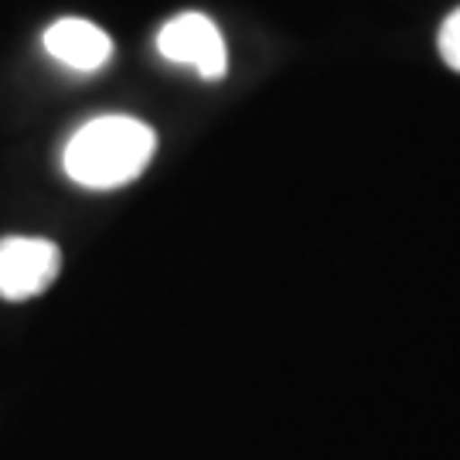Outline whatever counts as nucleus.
<instances>
[{
    "label": "nucleus",
    "mask_w": 460,
    "mask_h": 460,
    "mask_svg": "<svg viewBox=\"0 0 460 460\" xmlns=\"http://www.w3.org/2000/svg\"><path fill=\"white\" fill-rule=\"evenodd\" d=\"M157 150V133L133 116H96L68 140L66 174L83 188L110 191L137 181Z\"/></svg>",
    "instance_id": "nucleus-1"
},
{
    "label": "nucleus",
    "mask_w": 460,
    "mask_h": 460,
    "mask_svg": "<svg viewBox=\"0 0 460 460\" xmlns=\"http://www.w3.org/2000/svg\"><path fill=\"white\" fill-rule=\"evenodd\" d=\"M157 51L174 66H191L201 79H222L229 68V51L212 17L188 11L171 17L157 34Z\"/></svg>",
    "instance_id": "nucleus-2"
},
{
    "label": "nucleus",
    "mask_w": 460,
    "mask_h": 460,
    "mask_svg": "<svg viewBox=\"0 0 460 460\" xmlns=\"http://www.w3.org/2000/svg\"><path fill=\"white\" fill-rule=\"evenodd\" d=\"M62 270V252L51 239L11 235L0 239V296L4 300H31L45 294Z\"/></svg>",
    "instance_id": "nucleus-3"
},
{
    "label": "nucleus",
    "mask_w": 460,
    "mask_h": 460,
    "mask_svg": "<svg viewBox=\"0 0 460 460\" xmlns=\"http://www.w3.org/2000/svg\"><path fill=\"white\" fill-rule=\"evenodd\" d=\"M45 51L55 62L75 68V72H96L110 62L113 41L110 34L83 17H62L45 31Z\"/></svg>",
    "instance_id": "nucleus-4"
},
{
    "label": "nucleus",
    "mask_w": 460,
    "mask_h": 460,
    "mask_svg": "<svg viewBox=\"0 0 460 460\" xmlns=\"http://www.w3.org/2000/svg\"><path fill=\"white\" fill-rule=\"evenodd\" d=\"M437 49H440V58H444L447 66L454 68V72H460V7L444 21L440 38H437Z\"/></svg>",
    "instance_id": "nucleus-5"
}]
</instances>
